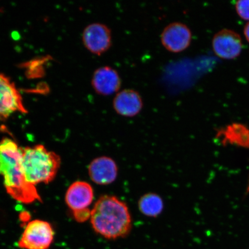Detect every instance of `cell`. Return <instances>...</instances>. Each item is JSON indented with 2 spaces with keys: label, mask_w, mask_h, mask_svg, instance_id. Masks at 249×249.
<instances>
[{
  "label": "cell",
  "mask_w": 249,
  "mask_h": 249,
  "mask_svg": "<svg viewBox=\"0 0 249 249\" xmlns=\"http://www.w3.org/2000/svg\"><path fill=\"white\" fill-rule=\"evenodd\" d=\"M111 33L104 24L95 23L89 25L83 34L84 45L92 53L100 55L111 46Z\"/></svg>",
  "instance_id": "obj_9"
},
{
  "label": "cell",
  "mask_w": 249,
  "mask_h": 249,
  "mask_svg": "<svg viewBox=\"0 0 249 249\" xmlns=\"http://www.w3.org/2000/svg\"><path fill=\"white\" fill-rule=\"evenodd\" d=\"M90 221L94 231L109 240L126 237L132 227L128 207L114 196H103L99 199L91 211Z\"/></svg>",
  "instance_id": "obj_2"
},
{
  "label": "cell",
  "mask_w": 249,
  "mask_h": 249,
  "mask_svg": "<svg viewBox=\"0 0 249 249\" xmlns=\"http://www.w3.org/2000/svg\"><path fill=\"white\" fill-rule=\"evenodd\" d=\"M0 175L4 178L6 191L15 200L24 204L42 201L36 186L25 178L21 147L9 138L0 142Z\"/></svg>",
  "instance_id": "obj_1"
},
{
  "label": "cell",
  "mask_w": 249,
  "mask_h": 249,
  "mask_svg": "<svg viewBox=\"0 0 249 249\" xmlns=\"http://www.w3.org/2000/svg\"><path fill=\"white\" fill-rule=\"evenodd\" d=\"M113 107L118 114L132 117L138 114L143 107L140 93L132 89H125L117 93L113 100Z\"/></svg>",
  "instance_id": "obj_12"
},
{
  "label": "cell",
  "mask_w": 249,
  "mask_h": 249,
  "mask_svg": "<svg viewBox=\"0 0 249 249\" xmlns=\"http://www.w3.org/2000/svg\"><path fill=\"white\" fill-rule=\"evenodd\" d=\"M216 138L221 144L249 149V129L241 123H232L217 130Z\"/></svg>",
  "instance_id": "obj_13"
},
{
  "label": "cell",
  "mask_w": 249,
  "mask_h": 249,
  "mask_svg": "<svg viewBox=\"0 0 249 249\" xmlns=\"http://www.w3.org/2000/svg\"><path fill=\"white\" fill-rule=\"evenodd\" d=\"M21 165L28 182L35 186L55 178L60 167V156L40 144L21 148Z\"/></svg>",
  "instance_id": "obj_3"
},
{
  "label": "cell",
  "mask_w": 249,
  "mask_h": 249,
  "mask_svg": "<svg viewBox=\"0 0 249 249\" xmlns=\"http://www.w3.org/2000/svg\"><path fill=\"white\" fill-rule=\"evenodd\" d=\"M93 198V190L89 183L76 181L71 184L65 195V201L73 214L74 219L83 223L90 219L91 211L89 209Z\"/></svg>",
  "instance_id": "obj_4"
},
{
  "label": "cell",
  "mask_w": 249,
  "mask_h": 249,
  "mask_svg": "<svg viewBox=\"0 0 249 249\" xmlns=\"http://www.w3.org/2000/svg\"><path fill=\"white\" fill-rule=\"evenodd\" d=\"M192 38L189 27L181 22H174L164 28L160 36L165 49L173 53L181 52L188 48Z\"/></svg>",
  "instance_id": "obj_7"
},
{
  "label": "cell",
  "mask_w": 249,
  "mask_h": 249,
  "mask_svg": "<svg viewBox=\"0 0 249 249\" xmlns=\"http://www.w3.org/2000/svg\"><path fill=\"white\" fill-rule=\"evenodd\" d=\"M236 13L242 19L249 21V0H240L236 2Z\"/></svg>",
  "instance_id": "obj_15"
},
{
  "label": "cell",
  "mask_w": 249,
  "mask_h": 249,
  "mask_svg": "<svg viewBox=\"0 0 249 249\" xmlns=\"http://www.w3.org/2000/svg\"><path fill=\"white\" fill-rule=\"evenodd\" d=\"M89 174L93 182L101 185L113 183L118 176L117 165L113 160L107 157L95 159L89 164Z\"/></svg>",
  "instance_id": "obj_11"
},
{
  "label": "cell",
  "mask_w": 249,
  "mask_h": 249,
  "mask_svg": "<svg viewBox=\"0 0 249 249\" xmlns=\"http://www.w3.org/2000/svg\"><path fill=\"white\" fill-rule=\"evenodd\" d=\"M247 193H249V183H248V188H247Z\"/></svg>",
  "instance_id": "obj_17"
},
{
  "label": "cell",
  "mask_w": 249,
  "mask_h": 249,
  "mask_svg": "<svg viewBox=\"0 0 249 249\" xmlns=\"http://www.w3.org/2000/svg\"><path fill=\"white\" fill-rule=\"evenodd\" d=\"M16 112L26 113L27 110L15 84L0 73V119L6 120Z\"/></svg>",
  "instance_id": "obj_6"
},
{
  "label": "cell",
  "mask_w": 249,
  "mask_h": 249,
  "mask_svg": "<svg viewBox=\"0 0 249 249\" xmlns=\"http://www.w3.org/2000/svg\"><path fill=\"white\" fill-rule=\"evenodd\" d=\"M92 85L96 93L102 95H110L118 91L121 79L114 68L105 66L98 68L93 73Z\"/></svg>",
  "instance_id": "obj_10"
},
{
  "label": "cell",
  "mask_w": 249,
  "mask_h": 249,
  "mask_svg": "<svg viewBox=\"0 0 249 249\" xmlns=\"http://www.w3.org/2000/svg\"><path fill=\"white\" fill-rule=\"evenodd\" d=\"M242 40L235 31L223 29L217 33L213 39V49L215 54L225 60H232L241 54Z\"/></svg>",
  "instance_id": "obj_8"
},
{
  "label": "cell",
  "mask_w": 249,
  "mask_h": 249,
  "mask_svg": "<svg viewBox=\"0 0 249 249\" xmlns=\"http://www.w3.org/2000/svg\"><path fill=\"white\" fill-rule=\"evenodd\" d=\"M139 209L144 215L155 217L160 215L163 210V201L160 196L147 194L142 196L138 202Z\"/></svg>",
  "instance_id": "obj_14"
},
{
  "label": "cell",
  "mask_w": 249,
  "mask_h": 249,
  "mask_svg": "<svg viewBox=\"0 0 249 249\" xmlns=\"http://www.w3.org/2000/svg\"><path fill=\"white\" fill-rule=\"evenodd\" d=\"M54 231L48 222L34 220L27 224L18 241L22 249H50L54 241Z\"/></svg>",
  "instance_id": "obj_5"
},
{
  "label": "cell",
  "mask_w": 249,
  "mask_h": 249,
  "mask_svg": "<svg viewBox=\"0 0 249 249\" xmlns=\"http://www.w3.org/2000/svg\"><path fill=\"white\" fill-rule=\"evenodd\" d=\"M244 33L246 39H247L248 42L249 43V21L247 24L245 25Z\"/></svg>",
  "instance_id": "obj_16"
}]
</instances>
